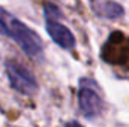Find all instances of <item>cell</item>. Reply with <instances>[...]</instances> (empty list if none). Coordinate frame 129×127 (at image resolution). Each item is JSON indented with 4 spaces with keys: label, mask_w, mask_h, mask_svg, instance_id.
Returning a JSON list of instances; mask_svg holds the SVG:
<instances>
[{
    "label": "cell",
    "mask_w": 129,
    "mask_h": 127,
    "mask_svg": "<svg viewBox=\"0 0 129 127\" xmlns=\"http://www.w3.org/2000/svg\"><path fill=\"white\" fill-rule=\"evenodd\" d=\"M9 39H12L18 45V48L30 58H39L44 54V45L41 36L33 32L29 26L21 23L17 17L11 26Z\"/></svg>",
    "instance_id": "obj_1"
},
{
    "label": "cell",
    "mask_w": 129,
    "mask_h": 127,
    "mask_svg": "<svg viewBox=\"0 0 129 127\" xmlns=\"http://www.w3.org/2000/svg\"><path fill=\"white\" fill-rule=\"evenodd\" d=\"M5 70L6 76L9 79V85L20 94L24 96H33L38 90V81L32 72L24 66L15 60H8L5 63Z\"/></svg>",
    "instance_id": "obj_2"
},
{
    "label": "cell",
    "mask_w": 129,
    "mask_h": 127,
    "mask_svg": "<svg viewBox=\"0 0 129 127\" xmlns=\"http://www.w3.org/2000/svg\"><path fill=\"white\" fill-rule=\"evenodd\" d=\"M93 9H95V12L98 15H101L104 18H108V20H116V18H119V17H122L125 14L123 8L119 3L111 2V0L93 5Z\"/></svg>",
    "instance_id": "obj_5"
},
{
    "label": "cell",
    "mask_w": 129,
    "mask_h": 127,
    "mask_svg": "<svg viewBox=\"0 0 129 127\" xmlns=\"http://www.w3.org/2000/svg\"><path fill=\"white\" fill-rule=\"evenodd\" d=\"M0 112H2V109H0Z\"/></svg>",
    "instance_id": "obj_8"
},
{
    "label": "cell",
    "mask_w": 129,
    "mask_h": 127,
    "mask_svg": "<svg viewBox=\"0 0 129 127\" xmlns=\"http://www.w3.org/2000/svg\"><path fill=\"white\" fill-rule=\"evenodd\" d=\"M45 29L48 36L53 39L54 43H57L63 49H74L77 45V39L74 33L71 32L66 26L56 20H45Z\"/></svg>",
    "instance_id": "obj_4"
},
{
    "label": "cell",
    "mask_w": 129,
    "mask_h": 127,
    "mask_svg": "<svg viewBox=\"0 0 129 127\" xmlns=\"http://www.w3.org/2000/svg\"><path fill=\"white\" fill-rule=\"evenodd\" d=\"M14 15L11 12H8L5 8L0 6V34L2 36H9L11 32V26H12V21H14Z\"/></svg>",
    "instance_id": "obj_6"
},
{
    "label": "cell",
    "mask_w": 129,
    "mask_h": 127,
    "mask_svg": "<svg viewBox=\"0 0 129 127\" xmlns=\"http://www.w3.org/2000/svg\"><path fill=\"white\" fill-rule=\"evenodd\" d=\"M78 108H80V112L87 120H93L99 117L104 111V102L98 93L96 82L89 78H83L80 81Z\"/></svg>",
    "instance_id": "obj_3"
},
{
    "label": "cell",
    "mask_w": 129,
    "mask_h": 127,
    "mask_svg": "<svg viewBox=\"0 0 129 127\" xmlns=\"http://www.w3.org/2000/svg\"><path fill=\"white\" fill-rule=\"evenodd\" d=\"M44 15H45V20H59V18H62L60 9L53 3H45L44 5Z\"/></svg>",
    "instance_id": "obj_7"
}]
</instances>
